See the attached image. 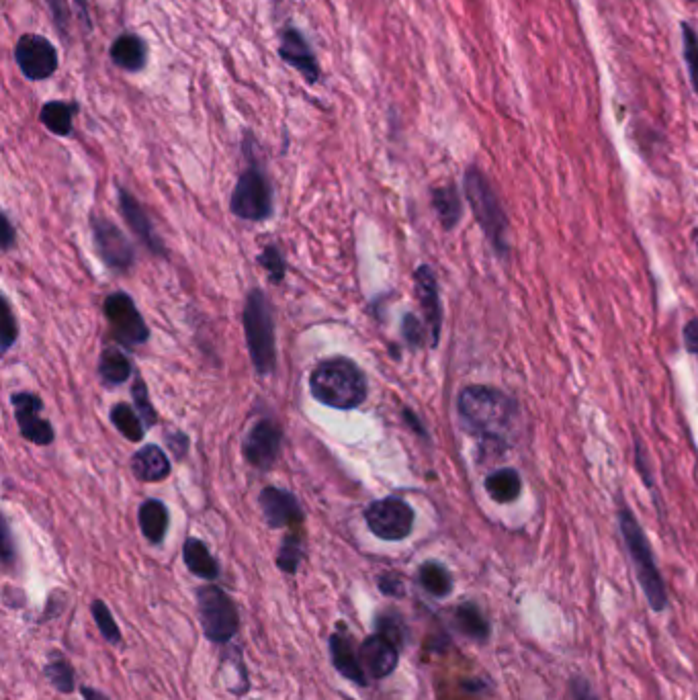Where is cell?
Returning <instances> with one entry per match:
<instances>
[{
	"instance_id": "1",
	"label": "cell",
	"mask_w": 698,
	"mask_h": 700,
	"mask_svg": "<svg viewBox=\"0 0 698 700\" xmlns=\"http://www.w3.org/2000/svg\"><path fill=\"white\" fill-rule=\"evenodd\" d=\"M459 416L471 434L486 443L506 447L516 430L518 406L504 391L488 385H469L459 393Z\"/></svg>"
},
{
	"instance_id": "33",
	"label": "cell",
	"mask_w": 698,
	"mask_h": 700,
	"mask_svg": "<svg viewBox=\"0 0 698 700\" xmlns=\"http://www.w3.org/2000/svg\"><path fill=\"white\" fill-rule=\"evenodd\" d=\"M375 627H377V633L394 641L400 649L406 645L408 631L398 612H381V615L375 619Z\"/></svg>"
},
{
	"instance_id": "25",
	"label": "cell",
	"mask_w": 698,
	"mask_h": 700,
	"mask_svg": "<svg viewBox=\"0 0 698 700\" xmlns=\"http://www.w3.org/2000/svg\"><path fill=\"white\" fill-rule=\"evenodd\" d=\"M420 586L434 598H447L453 592V578L439 561H426L418 570Z\"/></svg>"
},
{
	"instance_id": "13",
	"label": "cell",
	"mask_w": 698,
	"mask_h": 700,
	"mask_svg": "<svg viewBox=\"0 0 698 700\" xmlns=\"http://www.w3.org/2000/svg\"><path fill=\"white\" fill-rule=\"evenodd\" d=\"M13 404H15V418L19 422L21 434L25 436L27 441L46 447L54 441V428L50 422H46L41 418V410L43 404L33 393H17L13 396Z\"/></svg>"
},
{
	"instance_id": "3",
	"label": "cell",
	"mask_w": 698,
	"mask_h": 700,
	"mask_svg": "<svg viewBox=\"0 0 698 700\" xmlns=\"http://www.w3.org/2000/svg\"><path fill=\"white\" fill-rule=\"evenodd\" d=\"M619 524H621V533L625 539V545L629 549V555L635 563V572H637V580L645 592V598L649 600V606L653 610H664L668 606V594H666V586L664 580L658 572L656 559H653L649 541L643 533V529L639 527L637 518L633 516V512L629 510H621L619 514Z\"/></svg>"
},
{
	"instance_id": "23",
	"label": "cell",
	"mask_w": 698,
	"mask_h": 700,
	"mask_svg": "<svg viewBox=\"0 0 698 700\" xmlns=\"http://www.w3.org/2000/svg\"><path fill=\"white\" fill-rule=\"evenodd\" d=\"M183 559H185V565L189 567V572L201 580H215L220 576V565H217L215 557L199 539H193V537L187 539L183 547Z\"/></svg>"
},
{
	"instance_id": "6",
	"label": "cell",
	"mask_w": 698,
	"mask_h": 700,
	"mask_svg": "<svg viewBox=\"0 0 698 700\" xmlns=\"http://www.w3.org/2000/svg\"><path fill=\"white\" fill-rule=\"evenodd\" d=\"M197 615L211 643H230L240 629V615L234 600L217 586H203L197 590Z\"/></svg>"
},
{
	"instance_id": "35",
	"label": "cell",
	"mask_w": 698,
	"mask_h": 700,
	"mask_svg": "<svg viewBox=\"0 0 698 700\" xmlns=\"http://www.w3.org/2000/svg\"><path fill=\"white\" fill-rule=\"evenodd\" d=\"M93 617H95V623L101 631V635L111 643V645H119L121 643V631L111 615V610L107 608V604L103 600H95L93 602Z\"/></svg>"
},
{
	"instance_id": "10",
	"label": "cell",
	"mask_w": 698,
	"mask_h": 700,
	"mask_svg": "<svg viewBox=\"0 0 698 700\" xmlns=\"http://www.w3.org/2000/svg\"><path fill=\"white\" fill-rule=\"evenodd\" d=\"M15 60L29 80H48L58 70V52L50 39L27 33L15 46Z\"/></svg>"
},
{
	"instance_id": "4",
	"label": "cell",
	"mask_w": 698,
	"mask_h": 700,
	"mask_svg": "<svg viewBox=\"0 0 698 700\" xmlns=\"http://www.w3.org/2000/svg\"><path fill=\"white\" fill-rule=\"evenodd\" d=\"M244 330H246V344L256 371L260 375H269L277 365V344H275V324H273L271 305L263 291L254 289L246 299Z\"/></svg>"
},
{
	"instance_id": "42",
	"label": "cell",
	"mask_w": 698,
	"mask_h": 700,
	"mask_svg": "<svg viewBox=\"0 0 698 700\" xmlns=\"http://www.w3.org/2000/svg\"><path fill=\"white\" fill-rule=\"evenodd\" d=\"M48 5L52 7L54 17H56L58 25L62 27V23H64V19H66V3H64V0H48Z\"/></svg>"
},
{
	"instance_id": "15",
	"label": "cell",
	"mask_w": 698,
	"mask_h": 700,
	"mask_svg": "<svg viewBox=\"0 0 698 700\" xmlns=\"http://www.w3.org/2000/svg\"><path fill=\"white\" fill-rule=\"evenodd\" d=\"M359 655L365 674L381 680L389 674H394V670L398 668L400 647L381 633H375L359 645Z\"/></svg>"
},
{
	"instance_id": "28",
	"label": "cell",
	"mask_w": 698,
	"mask_h": 700,
	"mask_svg": "<svg viewBox=\"0 0 698 700\" xmlns=\"http://www.w3.org/2000/svg\"><path fill=\"white\" fill-rule=\"evenodd\" d=\"M74 113H76L74 105L64 103V101H52V103L43 105L39 119H41L43 125H46L52 131V134L66 138V136L72 134Z\"/></svg>"
},
{
	"instance_id": "32",
	"label": "cell",
	"mask_w": 698,
	"mask_h": 700,
	"mask_svg": "<svg viewBox=\"0 0 698 700\" xmlns=\"http://www.w3.org/2000/svg\"><path fill=\"white\" fill-rule=\"evenodd\" d=\"M303 557V545H301V537L291 533L283 539L281 547H279V555H277V565L285 574H297L299 563Z\"/></svg>"
},
{
	"instance_id": "39",
	"label": "cell",
	"mask_w": 698,
	"mask_h": 700,
	"mask_svg": "<svg viewBox=\"0 0 698 700\" xmlns=\"http://www.w3.org/2000/svg\"><path fill=\"white\" fill-rule=\"evenodd\" d=\"M3 312H5V318H3V350H9L11 344L17 340V324H15L9 301H3Z\"/></svg>"
},
{
	"instance_id": "9",
	"label": "cell",
	"mask_w": 698,
	"mask_h": 700,
	"mask_svg": "<svg viewBox=\"0 0 698 700\" xmlns=\"http://www.w3.org/2000/svg\"><path fill=\"white\" fill-rule=\"evenodd\" d=\"M105 316L111 330L123 344H144L150 336L148 326L138 312L134 299L125 293H113L105 301Z\"/></svg>"
},
{
	"instance_id": "21",
	"label": "cell",
	"mask_w": 698,
	"mask_h": 700,
	"mask_svg": "<svg viewBox=\"0 0 698 700\" xmlns=\"http://www.w3.org/2000/svg\"><path fill=\"white\" fill-rule=\"evenodd\" d=\"M132 471L142 481H162L170 475V463L160 447L150 445L132 457Z\"/></svg>"
},
{
	"instance_id": "8",
	"label": "cell",
	"mask_w": 698,
	"mask_h": 700,
	"mask_svg": "<svg viewBox=\"0 0 698 700\" xmlns=\"http://www.w3.org/2000/svg\"><path fill=\"white\" fill-rule=\"evenodd\" d=\"M365 520L375 537L383 541H402L410 537L414 529V510L400 498H385L367 508Z\"/></svg>"
},
{
	"instance_id": "34",
	"label": "cell",
	"mask_w": 698,
	"mask_h": 700,
	"mask_svg": "<svg viewBox=\"0 0 698 700\" xmlns=\"http://www.w3.org/2000/svg\"><path fill=\"white\" fill-rule=\"evenodd\" d=\"M46 678L50 680V684L58 690V692H72L74 690V670L70 666L68 660H52L46 666Z\"/></svg>"
},
{
	"instance_id": "12",
	"label": "cell",
	"mask_w": 698,
	"mask_h": 700,
	"mask_svg": "<svg viewBox=\"0 0 698 700\" xmlns=\"http://www.w3.org/2000/svg\"><path fill=\"white\" fill-rule=\"evenodd\" d=\"M281 451V430L271 420H260L252 426L244 441V457L258 469H269Z\"/></svg>"
},
{
	"instance_id": "16",
	"label": "cell",
	"mask_w": 698,
	"mask_h": 700,
	"mask_svg": "<svg viewBox=\"0 0 698 700\" xmlns=\"http://www.w3.org/2000/svg\"><path fill=\"white\" fill-rule=\"evenodd\" d=\"M279 56L293 66L308 84H316L320 78L318 60L310 48L308 39H305L297 29H285L281 33V48Z\"/></svg>"
},
{
	"instance_id": "44",
	"label": "cell",
	"mask_w": 698,
	"mask_h": 700,
	"mask_svg": "<svg viewBox=\"0 0 698 700\" xmlns=\"http://www.w3.org/2000/svg\"><path fill=\"white\" fill-rule=\"evenodd\" d=\"M3 228H5V248H11V244H13V228H11V222L7 220V217L3 220Z\"/></svg>"
},
{
	"instance_id": "38",
	"label": "cell",
	"mask_w": 698,
	"mask_h": 700,
	"mask_svg": "<svg viewBox=\"0 0 698 700\" xmlns=\"http://www.w3.org/2000/svg\"><path fill=\"white\" fill-rule=\"evenodd\" d=\"M402 334H404V338H406V342H408L410 346L418 348V346L424 344L426 330H424L422 322H420L416 316L408 314V316H404V322H402Z\"/></svg>"
},
{
	"instance_id": "29",
	"label": "cell",
	"mask_w": 698,
	"mask_h": 700,
	"mask_svg": "<svg viewBox=\"0 0 698 700\" xmlns=\"http://www.w3.org/2000/svg\"><path fill=\"white\" fill-rule=\"evenodd\" d=\"M99 373L105 383L119 385L129 379L132 375V363L117 348H107L103 350L101 361H99Z\"/></svg>"
},
{
	"instance_id": "43",
	"label": "cell",
	"mask_w": 698,
	"mask_h": 700,
	"mask_svg": "<svg viewBox=\"0 0 698 700\" xmlns=\"http://www.w3.org/2000/svg\"><path fill=\"white\" fill-rule=\"evenodd\" d=\"M80 694H82V700H109L103 692H99V690H95L91 686H82Z\"/></svg>"
},
{
	"instance_id": "27",
	"label": "cell",
	"mask_w": 698,
	"mask_h": 700,
	"mask_svg": "<svg viewBox=\"0 0 698 700\" xmlns=\"http://www.w3.org/2000/svg\"><path fill=\"white\" fill-rule=\"evenodd\" d=\"M455 625L457 629L475 641H486L490 637V623L486 621L484 612L473 602H463L455 610Z\"/></svg>"
},
{
	"instance_id": "26",
	"label": "cell",
	"mask_w": 698,
	"mask_h": 700,
	"mask_svg": "<svg viewBox=\"0 0 698 700\" xmlns=\"http://www.w3.org/2000/svg\"><path fill=\"white\" fill-rule=\"evenodd\" d=\"M432 207H434L436 215H439V220H441L445 230H453L459 224L463 205H461V197L453 185L439 187V189L432 191Z\"/></svg>"
},
{
	"instance_id": "24",
	"label": "cell",
	"mask_w": 698,
	"mask_h": 700,
	"mask_svg": "<svg viewBox=\"0 0 698 700\" xmlns=\"http://www.w3.org/2000/svg\"><path fill=\"white\" fill-rule=\"evenodd\" d=\"M140 527L152 545H160L168 531V510L158 500H146L140 508Z\"/></svg>"
},
{
	"instance_id": "30",
	"label": "cell",
	"mask_w": 698,
	"mask_h": 700,
	"mask_svg": "<svg viewBox=\"0 0 698 700\" xmlns=\"http://www.w3.org/2000/svg\"><path fill=\"white\" fill-rule=\"evenodd\" d=\"M111 420L127 441L138 443L144 439V424H142L140 416L127 404H117L111 410Z\"/></svg>"
},
{
	"instance_id": "41",
	"label": "cell",
	"mask_w": 698,
	"mask_h": 700,
	"mask_svg": "<svg viewBox=\"0 0 698 700\" xmlns=\"http://www.w3.org/2000/svg\"><path fill=\"white\" fill-rule=\"evenodd\" d=\"M684 344H686V350L690 355L698 357V318L690 320L684 326Z\"/></svg>"
},
{
	"instance_id": "40",
	"label": "cell",
	"mask_w": 698,
	"mask_h": 700,
	"mask_svg": "<svg viewBox=\"0 0 698 700\" xmlns=\"http://www.w3.org/2000/svg\"><path fill=\"white\" fill-rule=\"evenodd\" d=\"M379 588L387 596H402L404 594V584L396 574H383L379 578Z\"/></svg>"
},
{
	"instance_id": "2",
	"label": "cell",
	"mask_w": 698,
	"mask_h": 700,
	"mask_svg": "<svg viewBox=\"0 0 698 700\" xmlns=\"http://www.w3.org/2000/svg\"><path fill=\"white\" fill-rule=\"evenodd\" d=\"M310 389L320 404L336 410H353L367 398L365 375L348 359H330L316 367Z\"/></svg>"
},
{
	"instance_id": "37",
	"label": "cell",
	"mask_w": 698,
	"mask_h": 700,
	"mask_svg": "<svg viewBox=\"0 0 698 700\" xmlns=\"http://www.w3.org/2000/svg\"><path fill=\"white\" fill-rule=\"evenodd\" d=\"M260 265H263L269 275L273 277V281H281L285 275V265H283V256L275 246H269L263 256H260Z\"/></svg>"
},
{
	"instance_id": "19",
	"label": "cell",
	"mask_w": 698,
	"mask_h": 700,
	"mask_svg": "<svg viewBox=\"0 0 698 700\" xmlns=\"http://www.w3.org/2000/svg\"><path fill=\"white\" fill-rule=\"evenodd\" d=\"M111 60L121 70L140 72L148 60V50H146L144 39L136 33L119 35L111 46Z\"/></svg>"
},
{
	"instance_id": "11",
	"label": "cell",
	"mask_w": 698,
	"mask_h": 700,
	"mask_svg": "<svg viewBox=\"0 0 698 700\" xmlns=\"http://www.w3.org/2000/svg\"><path fill=\"white\" fill-rule=\"evenodd\" d=\"M93 230L99 254L111 269L125 271L134 265V246L117 226L103 220V217H97L93 222Z\"/></svg>"
},
{
	"instance_id": "7",
	"label": "cell",
	"mask_w": 698,
	"mask_h": 700,
	"mask_svg": "<svg viewBox=\"0 0 698 700\" xmlns=\"http://www.w3.org/2000/svg\"><path fill=\"white\" fill-rule=\"evenodd\" d=\"M232 211L248 222H263L273 211V191L265 172L250 164L232 193Z\"/></svg>"
},
{
	"instance_id": "14",
	"label": "cell",
	"mask_w": 698,
	"mask_h": 700,
	"mask_svg": "<svg viewBox=\"0 0 698 700\" xmlns=\"http://www.w3.org/2000/svg\"><path fill=\"white\" fill-rule=\"evenodd\" d=\"M328 647H330V658H332L334 668L346 680L355 682L357 686H367L369 684L367 674H365L363 664H361L359 647L355 645L353 635L348 633L346 625H338L336 627V631L332 633V637L328 641Z\"/></svg>"
},
{
	"instance_id": "46",
	"label": "cell",
	"mask_w": 698,
	"mask_h": 700,
	"mask_svg": "<svg viewBox=\"0 0 698 700\" xmlns=\"http://www.w3.org/2000/svg\"><path fill=\"white\" fill-rule=\"evenodd\" d=\"M696 250H698V236H696Z\"/></svg>"
},
{
	"instance_id": "18",
	"label": "cell",
	"mask_w": 698,
	"mask_h": 700,
	"mask_svg": "<svg viewBox=\"0 0 698 700\" xmlns=\"http://www.w3.org/2000/svg\"><path fill=\"white\" fill-rule=\"evenodd\" d=\"M260 506H263L265 520L273 529L295 527V524H301L303 520V510L297 498L291 492L279 488L263 490V494H260Z\"/></svg>"
},
{
	"instance_id": "45",
	"label": "cell",
	"mask_w": 698,
	"mask_h": 700,
	"mask_svg": "<svg viewBox=\"0 0 698 700\" xmlns=\"http://www.w3.org/2000/svg\"><path fill=\"white\" fill-rule=\"evenodd\" d=\"M404 414H406V420H408V422H410V424L416 428V432H418V434H424V428L420 426V422L416 420V416H414L410 410H406Z\"/></svg>"
},
{
	"instance_id": "22",
	"label": "cell",
	"mask_w": 698,
	"mask_h": 700,
	"mask_svg": "<svg viewBox=\"0 0 698 700\" xmlns=\"http://www.w3.org/2000/svg\"><path fill=\"white\" fill-rule=\"evenodd\" d=\"M484 486H486L488 496L498 504H510V502L518 500V496L522 492L520 475L512 467H504V469L490 473L484 481Z\"/></svg>"
},
{
	"instance_id": "36",
	"label": "cell",
	"mask_w": 698,
	"mask_h": 700,
	"mask_svg": "<svg viewBox=\"0 0 698 700\" xmlns=\"http://www.w3.org/2000/svg\"><path fill=\"white\" fill-rule=\"evenodd\" d=\"M132 396H134V402H136V406H138V410H140V414H142V418H144V424L154 426V424H156V412H154V408H152V404H150L148 389H146V385H144L142 379L136 381Z\"/></svg>"
},
{
	"instance_id": "17",
	"label": "cell",
	"mask_w": 698,
	"mask_h": 700,
	"mask_svg": "<svg viewBox=\"0 0 698 700\" xmlns=\"http://www.w3.org/2000/svg\"><path fill=\"white\" fill-rule=\"evenodd\" d=\"M416 291L418 299L422 305V312L426 318V326L430 332V342L432 346L439 344L441 336V324H443V308H441V297H439V287H436V277L430 271V267L422 265L416 275Z\"/></svg>"
},
{
	"instance_id": "5",
	"label": "cell",
	"mask_w": 698,
	"mask_h": 700,
	"mask_svg": "<svg viewBox=\"0 0 698 700\" xmlns=\"http://www.w3.org/2000/svg\"><path fill=\"white\" fill-rule=\"evenodd\" d=\"M465 195H467L471 211L475 213L484 234L488 236V240L492 242L496 252L504 256L508 252L506 213H504L500 199L494 193L492 185L477 168H469L465 172Z\"/></svg>"
},
{
	"instance_id": "20",
	"label": "cell",
	"mask_w": 698,
	"mask_h": 700,
	"mask_svg": "<svg viewBox=\"0 0 698 700\" xmlns=\"http://www.w3.org/2000/svg\"><path fill=\"white\" fill-rule=\"evenodd\" d=\"M119 203H121L123 217L127 220V224L132 226V230L140 236V240L146 246H150L154 252H162V244L158 242V238H156V234L152 230V224L148 220V215L142 209V205L136 201V197L125 193L123 189H119Z\"/></svg>"
},
{
	"instance_id": "31",
	"label": "cell",
	"mask_w": 698,
	"mask_h": 700,
	"mask_svg": "<svg viewBox=\"0 0 698 700\" xmlns=\"http://www.w3.org/2000/svg\"><path fill=\"white\" fill-rule=\"evenodd\" d=\"M682 54L692 80V89L698 95V31L690 23H682Z\"/></svg>"
}]
</instances>
